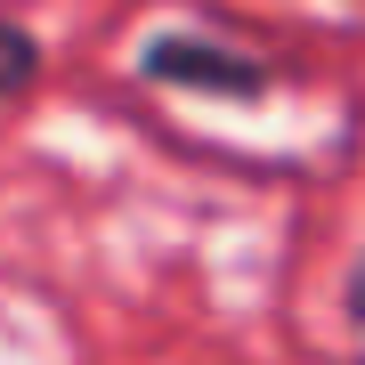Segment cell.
<instances>
[{"label": "cell", "instance_id": "6da1fadb", "mask_svg": "<svg viewBox=\"0 0 365 365\" xmlns=\"http://www.w3.org/2000/svg\"><path fill=\"white\" fill-rule=\"evenodd\" d=\"M138 81H155V90H195V98H268L276 66L260 49H244V41L179 25V33H155L138 49Z\"/></svg>", "mask_w": 365, "mask_h": 365}, {"label": "cell", "instance_id": "7a4b0ae2", "mask_svg": "<svg viewBox=\"0 0 365 365\" xmlns=\"http://www.w3.org/2000/svg\"><path fill=\"white\" fill-rule=\"evenodd\" d=\"M41 81V41L25 33V25H9V16H0V106H16Z\"/></svg>", "mask_w": 365, "mask_h": 365}, {"label": "cell", "instance_id": "3957f363", "mask_svg": "<svg viewBox=\"0 0 365 365\" xmlns=\"http://www.w3.org/2000/svg\"><path fill=\"white\" fill-rule=\"evenodd\" d=\"M341 317H349V333H357V357H365V252L349 260V284H341Z\"/></svg>", "mask_w": 365, "mask_h": 365}]
</instances>
